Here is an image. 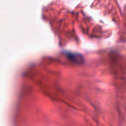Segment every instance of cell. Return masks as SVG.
Here are the masks:
<instances>
[{"label": "cell", "mask_w": 126, "mask_h": 126, "mask_svg": "<svg viewBox=\"0 0 126 126\" xmlns=\"http://www.w3.org/2000/svg\"><path fill=\"white\" fill-rule=\"evenodd\" d=\"M66 56L69 59L76 64H82L84 62L83 57L80 53H66Z\"/></svg>", "instance_id": "obj_1"}]
</instances>
